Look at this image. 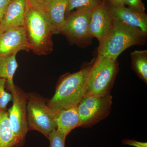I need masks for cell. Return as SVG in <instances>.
Wrapping results in <instances>:
<instances>
[{
    "label": "cell",
    "mask_w": 147,
    "mask_h": 147,
    "mask_svg": "<svg viewBox=\"0 0 147 147\" xmlns=\"http://www.w3.org/2000/svg\"><path fill=\"white\" fill-rule=\"evenodd\" d=\"M6 79L0 78V110H6L9 102L13 99L11 94L5 90Z\"/></svg>",
    "instance_id": "obj_19"
},
{
    "label": "cell",
    "mask_w": 147,
    "mask_h": 147,
    "mask_svg": "<svg viewBox=\"0 0 147 147\" xmlns=\"http://www.w3.org/2000/svg\"><path fill=\"white\" fill-rule=\"evenodd\" d=\"M24 26L30 50L39 56L48 55L53 51L54 32L39 6L31 5L28 2Z\"/></svg>",
    "instance_id": "obj_2"
},
{
    "label": "cell",
    "mask_w": 147,
    "mask_h": 147,
    "mask_svg": "<svg viewBox=\"0 0 147 147\" xmlns=\"http://www.w3.org/2000/svg\"><path fill=\"white\" fill-rule=\"evenodd\" d=\"M27 95V120L29 130L39 131L48 139L57 128V112L48 106L47 101L35 95Z\"/></svg>",
    "instance_id": "obj_6"
},
{
    "label": "cell",
    "mask_w": 147,
    "mask_h": 147,
    "mask_svg": "<svg viewBox=\"0 0 147 147\" xmlns=\"http://www.w3.org/2000/svg\"><path fill=\"white\" fill-rule=\"evenodd\" d=\"M0 147H18L6 110H0Z\"/></svg>",
    "instance_id": "obj_15"
},
{
    "label": "cell",
    "mask_w": 147,
    "mask_h": 147,
    "mask_svg": "<svg viewBox=\"0 0 147 147\" xmlns=\"http://www.w3.org/2000/svg\"><path fill=\"white\" fill-rule=\"evenodd\" d=\"M46 0H28L29 4L32 5H38Z\"/></svg>",
    "instance_id": "obj_25"
},
{
    "label": "cell",
    "mask_w": 147,
    "mask_h": 147,
    "mask_svg": "<svg viewBox=\"0 0 147 147\" xmlns=\"http://www.w3.org/2000/svg\"><path fill=\"white\" fill-rule=\"evenodd\" d=\"M16 55L0 56V78L6 79V83L11 92L15 90L16 89L13 78L18 67Z\"/></svg>",
    "instance_id": "obj_16"
},
{
    "label": "cell",
    "mask_w": 147,
    "mask_h": 147,
    "mask_svg": "<svg viewBox=\"0 0 147 147\" xmlns=\"http://www.w3.org/2000/svg\"><path fill=\"white\" fill-rule=\"evenodd\" d=\"M119 69L117 59L97 55L87 78L84 96L110 94Z\"/></svg>",
    "instance_id": "obj_4"
},
{
    "label": "cell",
    "mask_w": 147,
    "mask_h": 147,
    "mask_svg": "<svg viewBox=\"0 0 147 147\" xmlns=\"http://www.w3.org/2000/svg\"><path fill=\"white\" fill-rule=\"evenodd\" d=\"M95 59L75 73H67L61 76L54 96L47 100L48 106L57 112L77 105L85 94L87 78Z\"/></svg>",
    "instance_id": "obj_1"
},
{
    "label": "cell",
    "mask_w": 147,
    "mask_h": 147,
    "mask_svg": "<svg viewBox=\"0 0 147 147\" xmlns=\"http://www.w3.org/2000/svg\"><path fill=\"white\" fill-rule=\"evenodd\" d=\"M114 22L104 1L92 10L89 23L90 33L100 43L110 32Z\"/></svg>",
    "instance_id": "obj_10"
},
{
    "label": "cell",
    "mask_w": 147,
    "mask_h": 147,
    "mask_svg": "<svg viewBox=\"0 0 147 147\" xmlns=\"http://www.w3.org/2000/svg\"><path fill=\"white\" fill-rule=\"evenodd\" d=\"M147 38V33L138 28L114 21L110 32L99 43L98 55L117 59L129 47L145 45Z\"/></svg>",
    "instance_id": "obj_3"
},
{
    "label": "cell",
    "mask_w": 147,
    "mask_h": 147,
    "mask_svg": "<svg viewBox=\"0 0 147 147\" xmlns=\"http://www.w3.org/2000/svg\"><path fill=\"white\" fill-rule=\"evenodd\" d=\"M11 93L13 104L7 113L18 147H21L24 144L29 130L27 120V95L16 87L15 90Z\"/></svg>",
    "instance_id": "obj_8"
},
{
    "label": "cell",
    "mask_w": 147,
    "mask_h": 147,
    "mask_svg": "<svg viewBox=\"0 0 147 147\" xmlns=\"http://www.w3.org/2000/svg\"><path fill=\"white\" fill-rule=\"evenodd\" d=\"M131 68L138 77L147 83V50H135L130 53Z\"/></svg>",
    "instance_id": "obj_17"
},
{
    "label": "cell",
    "mask_w": 147,
    "mask_h": 147,
    "mask_svg": "<svg viewBox=\"0 0 147 147\" xmlns=\"http://www.w3.org/2000/svg\"><path fill=\"white\" fill-rule=\"evenodd\" d=\"M55 121L56 129L66 137L73 129L81 127L82 122L77 105L59 111L56 115Z\"/></svg>",
    "instance_id": "obj_14"
},
{
    "label": "cell",
    "mask_w": 147,
    "mask_h": 147,
    "mask_svg": "<svg viewBox=\"0 0 147 147\" xmlns=\"http://www.w3.org/2000/svg\"><path fill=\"white\" fill-rule=\"evenodd\" d=\"M66 136L54 129L50 133L48 139L50 141L49 147H65Z\"/></svg>",
    "instance_id": "obj_20"
},
{
    "label": "cell",
    "mask_w": 147,
    "mask_h": 147,
    "mask_svg": "<svg viewBox=\"0 0 147 147\" xmlns=\"http://www.w3.org/2000/svg\"><path fill=\"white\" fill-rule=\"evenodd\" d=\"M104 0H67V6L65 15L70 13L75 8L88 7L93 9L103 2Z\"/></svg>",
    "instance_id": "obj_18"
},
{
    "label": "cell",
    "mask_w": 147,
    "mask_h": 147,
    "mask_svg": "<svg viewBox=\"0 0 147 147\" xmlns=\"http://www.w3.org/2000/svg\"><path fill=\"white\" fill-rule=\"evenodd\" d=\"M122 144L123 145H127L134 147H147L146 142H139L131 139H123L122 141Z\"/></svg>",
    "instance_id": "obj_22"
},
{
    "label": "cell",
    "mask_w": 147,
    "mask_h": 147,
    "mask_svg": "<svg viewBox=\"0 0 147 147\" xmlns=\"http://www.w3.org/2000/svg\"><path fill=\"white\" fill-rule=\"evenodd\" d=\"M9 1H10V0H9Z\"/></svg>",
    "instance_id": "obj_26"
},
{
    "label": "cell",
    "mask_w": 147,
    "mask_h": 147,
    "mask_svg": "<svg viewBox=\"0 0 147 147\" xmlns=\"http://www.w3.org/2000/svg\"><path fill=\"white\" fill-rule=\"evenodd\" d=\"M105 3L108 5L117 7L125 6L124 0H104Z\"/></svg>",
    "instance_id": "obj_24"
},
{
    "label": "cell",
    "mask_w": 147,
    "mask_h": 147,
    "mask_svg": "<svg viewBox=\"0 0 147 147\" xmlns=\"http://www.w3.org/2000/svg\"><path fill=\"white\" fill-rule=\"evenodd\" d=\"M92 9L82 7L68 13L59 33L65 36L71 44L85 48L93 38L90 33L89 23Z\"/></svg>",
    "instance_id": "obj_5"
},
{
    "label": "cell",
    "mask_w": 147,
    "mask_h": 147,
    "mask_svg": "<svg viewBox=\"0 0 147 147\" xmlns=\"http://www.w3.org/2000/svg\"><path fill=\"white\" fill-rule=\"evenodd\" d=\"M9 1V0H0V24L5 14Z\"/></svg>",
    "instance_id": "obj_23"
},
{
    "label": "cell",
    "mask_w": 147,
    "mask_h": 147,
    "mask_svg": "<svg viewBox=\"0 0 147 147\" xmlns=\"http://www.w3.org/2000/svg\"><path fill=\"white\" fill-rule=\"evenodd\" d=\"M36 6H39L45 13L54 34H59L65 20L67 0H46Z\"/></svg>",
    "instance_id": "obj_12"
},
{
    "label": "cell",
    "mask_w": 147,
    "mask_h": 147,
    "mask_svg": "<svg viewBox=\"0 0 147 147\" xmlns=\"http://www.w3.org/2000/svg\"><path fill=\"white\" fill-rule=\"evenodd\" d=\"M112 100L110 94L84 96L77 105L81 127H90L107 117L110 115Z\"/></svg>",
    "instance_id": "obj_7"
},
{
    "label": "cell",
    "mask_w": 147,
    "mask_h": 147,
    "mask_svg": "<svg viewBox=\"0 0 147 147\" xmlns=\"http://www.w3.org/2000/svg\"><path fill=\"white\" fill-rule=\"evenodd\" d=\"M30 50L25 26L0 29V56L14 55L20 51Z\"/></svg>",
    "instance_id": "obj_9"
},
{
    "label": "cell",
    "mask_w": 147,
    "mask_h": 147,
    "mask_svg": "<svg viewBox=\"0 0 147 147\" xmlns=\"http://www.w3.org/2000/svg\"><path fill=\"white\" fill-rule=\"evenodd\" d=\"M28 0H10L0 24V29L24 26Z\"/></svg>",
    "instance_id": "obj_13"
},
{
    "label": "cell",
    "mask_w": 147,
    "mask_h": 147,
    "mask_svg": "<svg viewBox=\"0 0 147 147\" xmlns=\"http://www.w3.org/2000/svg\"><path fill=\"white\" fill-rule=\"evenodd\" d=\"M105 4L114 21L136 27L147 33V15L146 12L125 6Z\"/></svg>",
    "instance_id": "obj_11"
},
{
    "label": "cell",
    "mask_w": 147,
    "mask_h": 147,
    "mask_svg": "<svg viewBox=\"0 0 147 147\" xmlns=\"http://www.w3.org/2000/svg\"><path fill=\"white\" fill-rule=\"evenodd\" d=\"M125 5L128 6V7L134 9L139 11L145 12L144 5L142 2V0H124Z\"/></svg>",
    "instance_id": "obj_21"
}]
</instances>
